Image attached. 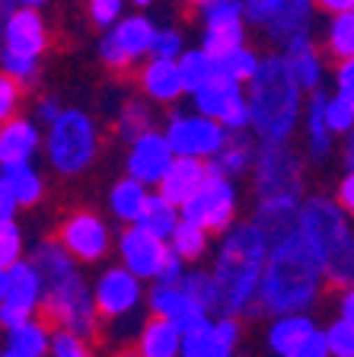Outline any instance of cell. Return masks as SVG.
Returning <instances> with one entry per match:
<instances>
[{"label":"cell","mask_w":354,"mask_h":357,"mask_svg":"<svg viewBox=\"0 0 354 357\" xmlns=\"http://www.w3.org/2000/svg\"><path fill=\"white\" fill-rule=\"evenodd\" d=\"M325 287V271L319 252L300 230H288L272 239L258 281V310L268 316L281 312H310Z\"/></svg>","instance_id":"cell-1"},{"label":"cell","mask_w":354,"mask_h":357,"mask_svg":"<svg viewBox=\"0 0 354 357\" xmlns=\"http://www.w3.org/2000/svg\"><path fill=\"white\" fill-rule=\"evenodd\" d=\"M268 252V236L252 220L230 223L217 243L211 278L217 284V312L223 316H256L258 281Z\"/></svg>","instance_id":"cell-2"},{"label":"cell","mask_w":354,"mask_h":357,"mask_svg":"<svg viewBox=\"0 0 354 357\" xmlns=\"http://www.w3.org/2000/svg\"><path fill=\"white\" fill-rule=\"evenodd\" d=\"M246 89V105H249V128L262 144L290 141V134L300 125L303 93L297 80L290 77L288 64L281 54L258 58L256 74L249 77Z\"/></svg>","instance_id":"cell-3"},{"label":"cell","mask_w":354,"mask_h":357,"mask_svg":"<svg viewBox=\"0 0 354 357\" xmlns=\"http://www.w3.org/2000/svg\"><path fill=\"white\" fill-rule=\"evenodd\" d=\"M297 230L313 243L325 271V284L351 287L354 281V230L348 211L329 195L300 198Z\"/></svg>","instance_id":"cell-4"},{"label":"cell","mask_w":354,"mask_h":357,"mask_svg":"<svg viewBox=\"0 0 354 357\" xmlns=\"http://www.w3.org/2000/svg\"><path fill=\"white\" fill-rule=\"evenodd\" d=\"M48 131L42 134L45 156L54 172L61 176H80L93 166L99 153V131L96 121L83 109H61L58 119L48 121Z\"/></svg>","instance_id":"cell-5"},{"label":"cell","mask_w":354,"mask_h":357,"mask_svg":"<svg viewBox=\"0 0 354 357\" xmlns=\"http://www.w3.org/2000/svg\"><path fill=\"white\" fill-rule=\"evenodd\" d=\"M45 316L58 328L77 332L83 338H93L99 328V316L93 306V294H89V281L83 278L80 268H71L64 275L52 278L42 284V303Z\"/></svg>","instance_id":"cell-6"},{"label":"cell","mask_w":354,"mask_h":357,"mask_svg":"<svg viewBox=\"0 0 354 357\" xmlns=\"http://www.w3.org/2000/svg\"><path fill=\"white\" fill-rule=\"evenodd\" d=\"M256 169V198L258 201H300L303 198V160L290 141L262 144L252 166Z\"/></svg>","instance_id":"cell-7"},{"label":"cell","mask_w":354,"mask_h":357,"mask_svg":"<svg viewBox=\"0 0 354 357\" xmlns=\"http://www.w3.org/2000/svg\"><path fill=\"white\" fill-rule=\"evenodd\" d=\"M236 208H239V192L233 178L207 169L205 182L179 204V217L198 223L207 233H223L236 220Z\"/></svg>","instance_id":"cell-8"},{"label":"cell","mask_w":354,"mask_h":357,"mask_svg":"<svg viewBox=\"0 0 354 357\" xmlns=\"http://www.w3.org/2000/svg\"><path fill=\"white\" fill-rule=\"evenodd\" d=\"M156 22L144 13L118 16L112 26H105V36L99 42V58L112 70H128L140 58H150V42H154Z\"/></svg>","instance_id":"cell-9"},{"label":"cell","mask_w":354,"mask_h":357,"mask_svg":"<svg viewBox=\"0 0 354 357\" xmlns=\"http://www.w3.org/2000/svg\"><path fill=\"white\" fill-rule=\"evenodd\" d=\"M163 137H166V144H170V150L176 156L211 160L223 147L230 131H223L221 121L207 119L201 112H176V115H170L166 128H163Z\"/></svg>","instance_id":"cell-10"},{"label":"cell","mask_w":354,"mask_h":357,"mask_svg":"<svg viewBox=\"0 0 354 357\" xmlns=\"http://www.w3.org/2000/svg\"><path fill=\"white\" fill-rule=\"evenodd\" d=\"M192 96L195 112L207 115L223 125V131H249V105H246V89L243 83L230 80V77H211L207 83H201L198 89L189 93Z\"/></svg>","instance_id":"cell-11"},{"label":"cell","mask_w":354,"mask_h":357,"mask_svg":"<svg viewBox=\"0 0 354 357\" xmlns=\"http://www.w3.org/2000/svg\"><path fill=\"white\" fill-rule=\"evenodd\" d=\"M89 294H93V306H96L99 319L115 322L138 312L140 300H144V281L134 278L128 268L109 265L99 271L96 281L89 284Z\"/></svg>","instance_id":"cell-12"},{"label":"cell","mask_w":354,"mask_h":357,"mask_svg":"<svg viewBox=\"0 0 354 357\" xmlns=\"http://www.w3.org/2000/svg\"><path fill=\"white\" fill-rule=\"evenodd\" d=\"M58 243L67 249V255L77 265H96L109 255L112 249V233L109 223L93 211H74L71 217H64L58 230Z\"/></svg>","instance_id":"cell-13"},{"label":"cell","mask_w":354,"mask_h":357,"mask_svg":"<svg viewBox=\"0 0 354 357\" xmlns=\"http://www.w3.org/2000/svg\"><path fill=\"white\" fill-rule=\"evenodd\" d=\"M38 303H42V278L32 261L16 259L7 268V284L0 294V326L7 328L26 316H36Z\"/></svg>","instance_id":"cell-14"},{"label":"cell","mask_w":354,"mask_h":357,"mask_svg":"<svg viewBox=\"0 0 354 357\" xmlns=\"http://www.w3.org/2000/svg\"><path fill=\"white\" fill-rule=\"evenodd\" d=\"M115 249H118V265L128 268L134 278H140V281H154L160 265H163V259L170 255L166 239L147 233L144 227H138V223H125V230L118 236Z\"/></svg>","instance_id":"cell-15"},{"label":"cell","mask_w":354,"mask_h":357,"mask_svg":"<svg viewBox=\"0 0 354 357\" xmlns=\"http://www.w3.org/2000/svg\"><path fill=\"white\" fill-rule=\"evenodd\" d=\"M201 26H205L201 48L207 54H221L233 45L246 42L243 0H211V3H205L201 7Z\"/></svg>","instance_id":"cell-16"},{"label":"cell","mask_w":354,"mask_h":357,"mask_svg":"<svg viewBox=\"0 0 354 357\" xmlns=\"http://www.w3.org/2000/svg\"><path fill=\"white\" fill-rule=\"evenodd\" d=\"M0 48L26 58H42L48 48V26L36 7H13L0 20Z\"/></svg>","instance_id":"cell-17"},{"label":"cell","mask_w":354,"mask_h":357,"mask_svg":"<svg viewBox=\"0 0 354 357\" xmlns=\"http://www.w3.org/2000/svg\"><path fill=\"white\" fill-rule=\"evenodd\" d=\"M172 150L163 137V131L156 128H147L140 131L138 137H131V147H128V160H125V169L131 178H138L140 185H156L166 172V166L172 163Z\"/></svg>","instance_id":"cell-18"},{"label":"cell","mask_w":354,"mask_h":357,"mask_svg":"<svg viewBox=\"0 0 354 357\" xmlns=\"http://www.w3.org/2000/svg\"><path fill=\"white\" fill-rule=\"evenodd\" d=\"M38 147H42L38 121L22 119V115H10L7 121H0V169L32 163Z\"/></svg>","instance_id":"cell-19"},{"label":"cell","mask_w":354,"mask_h":357,"mask_svg":"<svg viewBox=\"0 0 354 357\" xmlns=\"http://www.w3.org/2000/svg\"><path fill=\"white\" fill-rule=\"evenodd\" d=\"M147 306H150V312H154V316L176 322L179 332H189V328L201 326L205 319H211V312L201 310V306L195 303V300L189 297L179 284H172V287L154 284V290H150V297H147Z\"/></svg>","instance_id":"cell-20"},{"label":"cell","mask_w":354,"mask_h":357,"mask_svg":"<svg viewBox=\"0 0 354 357\" xmlns=\"http://www.w3.org/2000/svg\"><path fill=\"white\" fill-rule=\"evenodd\" d=\"M281 48H284L281 58H284L290 77L297 80V86H300L303 93H313V89L323 86L325 64H323V58H319L310 36H297V38H290L288 45H281Z\"/></svg>","instance_id":"cell-21"},{"label":"cell","mask_w":354,"mask_h":357,"mask_svg":"<svg viewBox=\"0 0 354 357\" xmlns=\"http://www.w3.org/2000/svg\"><path fill=\"white\" fill-rule=\"evenodd\" d=\"M303 131H307V153L313 163H325L332 156L335 147V134L325 121V93L313 89L310 99H303V112H300Z\"/></svg>","instance_id":"cell-22"},{"label":"cell","mask_w":354,"mask_h":357,"mask_svg":"<svg viewBox=\"0 0 354 357\" xmlns=\"http://www.w3.org/2000/svg\"><path fill=\"white\" fill-rule=\"evenodd\" d=\"M205 176H207V160H195V156H172V163L166 166L163 178L156 182V192L179 208V204H182V201L189 198L201 182H205Z\"/></svg>","instance_id":"cell-23"},{"label":"cell","mask_w":354,"mask_h":357,"mask_svg":"<svg viewBox=\"0 0 354 357\" xmlns=\"http://www.w3.org/2000/svg\"><path fill=\"white\" fill-rule=\"evenodd\" d=\"M140 89L150 102L160 105H172L185 96L182 89V77L172 58H150L147 64L140 67Z\"/></svg>","instance_id":"cell-24"},{"label":"cell","mask_w":354,"mask_h":357,"mask_svg":"<svg viewBox=\"0 0 354 357\" xmlns=\"http://www.w3.org/2000/svg\"><path fill=\"white\" fill-rule=\"evenodd\" d=\"M313 13H316V3H313V0H281L278 10L265 20L268 38L278 45H288L290 38H297V36H310Z\"/></svg>","instance_id":"cell-25"},{"label":"cell","mask_w":354,"mask_h":357,"mask_svg":"<svg viewBox=\"0 0 354 357\" xmlns=\"http://www.w3.org/2000/svg\"><path fill=\"white\" fill-rule=\"evenodd\" d=\"M134 342H138V357H179L182 332H179L176 322L150 316V319L138 328Z\"/></svg>","instance_id":"cell-26"},{"label":"cell","mask_w":354,"mask_h":357,"mask_svg":"<svg viewBox=\"0 0 354 357\" xmlns=\"http://www.w3.org/2000/svg\"><path fill=\"white\" fill-rule=\"evenodd\" d=\"M316 328V322H313V316H307V312H281V316H274V322L268 326V351H272L274 357H284L294 344H300L307 335Z\"/></svg>","instance_id":"cell-27"},{"label":"cell","mask_w":354,"mask_h":357,"mask_svg":"<svg viewBox=\"0 0 354 357\" xmlns=\"http://www.w3.org/2000/svg\"><path fill=\"white\" fill-rule=\"evenodd\" d=\"M0 178L7 185L10 198L16 201V208H32L45 195V178L36 169V163H20V166H3Z\"/></svg>","instance_id":"cell-28"},{"label":"cell","mask_w":354,"mask_h":357,"mask_svg":"<svg viewBox=\"0 0 354 357\" xmlns=\"http://www.w3.org/2000/svg\"><path fill=\"white\" fill-rule=\"evenodd\" d=\"M48 338H52V328L36 316L7 326V348L22 357H48Z\"/></svg>","instance_id":"cell-29"},{"label":"cell","mask_w":354,"mask_h":357,"mask_svg":"<svg viewBox=\"0 0 354 357\" xmlns=\"http://www.w3.org/2000/svg\"><path fill=\"white\" fill-rule=\"evenodd\" d=\"M252 156H256L252 144L246 141L243 131H236V134H230L227 141H223V147L207 160V169L217 172V176L236 178V176H243V172L252 166Z\"/></svg>","instance_id":"cell-30"},{"label":"cell","mask_w":354,"mask_h":357,"mask_svg":"<svg viewBox=\"0 0 354 357\" xmlns=\"http://www.w3.org/2000/svg\"><path fill=\"white\" fill-rule=\"evenodd\" d=\"M297 208H300V201H281V198L258 201L252 223H256L258 230L268 236V243H272V239L284 236L288 230L297 227Z\"/></svg>","instance_id":"cell-31"},{"label":"cell","mask_w":354,"mask_h":357,"mask_svg":"<svg viewBox=\"0 0 354 357\" xmlns=\"http://www.w3.org/2000/svg\"><path fill=\"white\" fill-rule=\"evenodd\" d=\"M138 227H144L147 233H154V236L166 239L172 233V227L179 223V208L172 204V201H166L160 192H147V198H144V208H140L138 214Z\"/></svg>","instance_id":"cell-32"},{"label":"cell","mask_w":354,"mask_h":357,"mask_svg":"<svg viewBox=\"0 0 354 357\" xmlns=\"http://www.w3.org/2000/svg\"><path fill=\"white\" fill-rule=\"evenodd\" d=\"M144 198H147V185H140L138 178L125 176L118 178L115 185L109 188V211L115 220L121 223H134L144 208Z\"/></svg>","instance_id":"cell-33"},{"label":"cell","mask_w":354,"mask_h":357,"mask_svg":"<svg viewBox=\"0 0 354 357\" xmlns=\"http://www.w3.org/2000/svg\"><path fill=\"white\" fill-rule=\"evenodd\" d=\"M176 67H179V77H182L185 93H192V89H198L211 77H217V61L205 48H189V52L182 48V54L176 58Z\"/></svg>","instance_id":"cell-34"},{"label":"cell","mask_w":354,"mask_h":357,"mask_svg":"<svg viewBox=\"0 0 354 357\" xmlns=\"http://www.w3.org/2000/svg\"><path fill=\"white\" fill-rule=\"evenodd\" d=\"M207 236H211V233L201 230L198 223L179 217V223L172 227L170 236H166V245H170V252H176L182 261H195L207 252Z\"/></svg>","instance_id":"cell-35"},{"label":"cell","mask_w":354,"mask_h":357,"mask_svg":"<svg viewBox=\"0 0 354 357\" xmlns=\"http://www.w3.org/2000/svg\"><path fill=\"white\" fill-rule=\"evenodd\" d=\"M214 61H217V74L230 77V80H236V83H246L258 67V54L252 52L246 42H239V45H233V48H227V52L214 54Z\"/></svg>","instance_id":"cell-36"},{"label":"cell","mask_w":354,"mask_h":357,"mask_svg":"<svg viewBox=\"0 0 354 357\" xmlns=\"http://www.w3.org/2000/svg\"><path fill=\"white\" fill-rule=\"evenodd\" d=\"M325 45L335 61L354 58V10L345 13H332V22L325 29Z\"/></svg>","instance_id":"cell-37"},{"label":"cell","mask_w":354,"mask_h":357,"mask_svg":"<svg viewBox=\"0 0 354 357\" xmlns=\"http://www.w3.org/2000/svg\"><path fill=\"white\" fill-rule=\"evenodd\" d=\"M325 121L335 137L354 131V89H335L332 96H325Z\"/></svg>","instance_id":"cell-38"},{"label":"cell","mask_w":354,"mask_h":357,"mask_svg":"<svg viewBox=\"0 0 354 357\" xmlns=\"http://www.w3.org/2000/svg\"><path fill=\"white\" fill-rule=\"evenodd\" d=\"M179 287L205 312H217V284H214V278H211V271H198V268H195V271H185Z\"/></svg>","instance_id":"cell-39"},{"label":"cell","mask_w":354,"mask_h":357,"mask_svg":"<svg viewBox=\"0 0 354 357\" xmlns=\"http://www.w3.org/2000/svg\"><path fill=\"white\" fill-rule=\"evenodd\" d=\"M323 338L332 357H354V319L335 316L329 328H323Z\"/></svg>","instance_id":"cell-40"},{"label":"cell","mask_w":354,"mask_h":357,"mask_svg":"<svg viewBox=\"0 0 354 357\" xmlns=\"http://www.w3.org/2000/svg\"><path fill=\"white\" fill-rule=\"evenodd\" d=\"M0 74L13 77L20 86H32L38 77V58H26V54L0 48Z\"/></svg>","instance_id":"cell-41"},{"label":"cell","mask_w":354,"mask_h":357,"mask_svg":"<svg viewBox=\"0 0 354 357\" xmlns=\"http://www.w3.org/2000/svg\"><path fill=\"white\" fill-rule=\"evenodd\" d=\"M48 354L52 357H93L89 348V338L77 332H67V328H54L52 338H48Z\"/></svg>","instance_id":"cell-42"},{"label":"cell","mask_w":354,"mask_h":357,"mask_svg":"<svg viewBox=\"0 0 354 357\" xmlns=\"http://www.w3.org/2000/svg\"><path fill=\"white\" fill-rule=\"evenodd\" d=\"M118 134L125 137V141H131V137H138L140 131H147V128H154L150 125V109L144 102H128L125 109L118 112Z\"/></svg>","instance_id":"cell-43"},{"label":"cell","mask_w":354,"mask_h":357,"mask_svg":"<svg viewBox=\"0 0 354 357\" xmlns=\"http://www.w3.org/2000/svg\"><path fill=\"white\" fill-rule=\"evenodd\" d=\"M182 48H185L182 32L172 29V26H166V29H160V26H156L154 42H150V58H172V61H176L179 54H182Z\"/></svg>","instance_id":"cell-44"},{"label":"cell","mask_w":354,"mask_h":357,"mask_svg":"<svg viewBox=\"0 0 354 357\" xmlns=\"http://www.w3.org/2000/svg\"><path fill=\"white\" fill-rule=\"evenodd\" d=\"M16 259H22V233L16 220L0 227V268H10Z\"/></svg>","instance_id":"cell-45"},{"label":"cell","mask_w":354,"mask_h":357,"mask_svg":"<svg viewBox=\"0 0 354 357\" xmlns=\"http://www.w3.org/2000/svg\"><path fill=\"white\" fill-rule=\"evenodd\" d=\"M125 3L128 0H89V20L96 22L99 29H105L125 13Z\"/></svg>","instance_id":"cell-46"},{"label":"cell","mask_w":354,"mask_h":357,"mask_svg":"<svg viewBox=\"0 0 354 357\" xmlns=\"http://www.w3.org/2000/svg\"><path fill=\"white\" fill-rule=\"evenodd\" d=\"M22 99V86L13 80V77L0 74V121H7L10 115H16Z\"/></svg>","instance_id":"cell-47"},{"label":"cell","mask_w":354,"mask_h":357,"mask_svg":"<svg viewBox=\"0 0 354 357\" xmlns=\"http://www.w3.org/2000/svg\"><path fill=\"white\" fill-rule=\"evenodd\" d=\"M284 357H329V348H325V338H323V328H313L300 344L288 351Z\"/></svg>","instance_id":"cell-48"},{"label":"cell","mask_w":354,"mask_h":357,"mask_svg":"<svg viewBox=\"0 0 354 357\" xmlns=\"http://www.w3.org/2000/svg\"><path fill=\"white\" fill-rule=\"evenodd\" d=\"M182 275H185V261L179 259L176 252H170L166 259H163V265H160V271H156L154 284H163V287H172V284L182 281Z\"/></svg>","instance_id":"cell-49"},{"label":"cell","mask_w":354,"mask_h":357,"mask_svg":"<svg viewBox=\"0 0 354 357\" xmlns=\"http://www.w3.org/2000/svg\"><path fill=\"white\" fill-rule=\"evenodd\" d=\"M281 0H243V13L249 22H258V26H265V20L278 10Z\"/></svg>","instance_id":"cell-50"},{"label":"cell","mask_w":354,"mask_h":357,"mask_svg":"<svg viewBox=\"0 0 354 357\" xmlns=\"http://www.w3.org/2000/svg\"><path fill=\"white\" fill-rule=\"evenodd\" d=\"M335 201H339L341 208L351 214L354 211V176H351V169L341 176V182H339V192H335Z\"/></svg>","instance_id":"cell-51"},{"label":"cell","mask_w":354,"mask_h":357,"mask_svg":"<svg viewBox=\"0 0 354 357\" xmlns=\"http://www.w3.org/2000/svg\"><path fill=\"white\" fill-rule=\"evenodd\" d=\"M58 112H61L58 99H54V96H45V99H38V102H36V121L48 125V121L58 119Z\"/></svg>","instance_id":"cell-52"},{"label":"cell","mask_w":354,"mask_h":357,"mask_svg":"<svg viewBox=\"0 0 354 357\" xmlns=\"http://www.w3.org/2000/svg\"><path fill=\"white\" fill-rule=\"evenodd\" d=\"M335 89H354V58L339 61V67H335Z\"/></svg>","instance_id":"cell-53"},{"label":"cell","mask_w":354,"mask_h":357,"mask_svg":"<svg viewBox=\"0 0 354 357\" xmlns=\"http://www.w3.org/2000/svg\"><path fill=\"white\" fill-rule=\"evenodd\" d=\"M16 201L10 198V192H7V185H3V178H0V227H3V223H10L16 217Z\"/></svg>","instance_id":"cell-54"},{"label":"cell","mask_w":354,"mask_h":357,"mask_svg":"<svg viewBox=\"0 0 354 357\" xmlns=\"http://www.w3.org/2000/svg\"><path fill=\"white\" fill-rule=\"evenodd\" d=\"M316 10H325V13H345V10H354V0H313Z\"/></svg>","instance_id":"cell-55"},{"label":"cell","mask_w":354,"mask_h":357,"mask_svg":"<svg viewBox=\"0 0 354 357\" xmlns=\"http://www.w3.org/2000/svg\"><path fill=\"white\" fill-rule=\"evenodd\" d=\"M339 316H345V319H354V290L345 287L341 290V300H339Z\"/></svg>","instance_id":"cell-56"},{"label":"cell","mask_w":354,"mask_h":357,"mask_svg":"<svg viewBox=\"0 0 354 357\" xmlns=\"http://www.w3.org/2000/svg\"><path fill=\"white\" fill-rule=\"evenodd\" d=\"M42 3H45V0H16V7H42Z\"/></svg>","instance_id":"cell-57"},{"label":"cell","mask_w":354,"mask_h":357,"mask_svg":"<svg viewBox=\"0 0 354 357\" xmlns=\"http://www.w3.org/2000/svg\"><path fill=\"white\" fill-rule=\"evenodd\" d=\"M3 284H7V268H0V294H3Z\"/></svg>","instance_id":"cell-58"},{"label":"cell","mask_w":354,"mask_h":357,"mask_svg":"<svg viewBox=\"0 0 354 357\" xmlns=\"http://www.w3.org/2000/svg\"><path fill=\"white\" fill-rule=\"evenodd\" d=\"M134 7H150V3H156V0H131Z\"/></svg>","instance_id":"cell-59"},{"label":"cell","mask_w":354,"mask_h":357,"mask_svg":"<svg viewBox=\"0 0 354 357\" xmlns=\"http://www.w3.org/2000/svg\"><path fill=\"white\" fill-rule=\"evenodd\" d=\"M0 357H22V354H16V351H10V348H3V351H0Z\"/></svg>","instance_id":"cell-60"},{"label":"cell","mask_w":354,"mask_h":357,"mask_svg":"<svg viewBox=\"0 0 354 357\" xmlns=\"http://www.w3.org/2000/svg\"><path fill=\"white\" fill-rule=\"evenodd\" d=\"M192 7H205V3H211V0H189Z\"/></svg>","instance_id":"cell-61"},{"label":"cell","mask_w":354,"mask_h":357,"mask_svg":"<svg viewBox=\"0 0 354 357\" xmlns=\"http://www.w3.org/2000/svg\"><path fill=\"white\" fill-rule=\"evenodd\" d=\"M329 357H332V354H329Z\"/></svg>","instance_id":"cell-62"},{"label":"cell","mask_w":354,"mask_h":357,"mask_svg":"<svg viewBox=\"0 0 354 357\" xmlns=\"http://www.w3.org/2000/svg\"><path fill=\"white\" fill-rule=\"evenodd\" d=\"M134 357H138V354H134Z\"/></svg>","instance_id":"cell-63"}]
</instances>
